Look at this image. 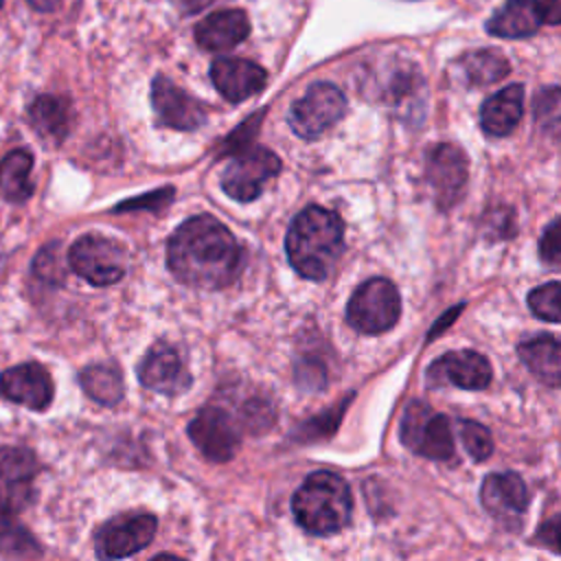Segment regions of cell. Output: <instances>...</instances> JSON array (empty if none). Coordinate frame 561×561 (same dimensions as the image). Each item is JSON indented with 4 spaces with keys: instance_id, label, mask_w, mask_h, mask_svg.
<instances>
[{
    "instance_id": "1",
    "label": "cell",
    "mask_w": 561,
    "mask_h": 561,
    "mask_svg": "<svg viewBox=\"0 0 561 561\" xmlns=\"http://www.w3.org/2000/svg\"><path fill=\"white\" fill-rule=\"evenodd\" d=\"M167 263L184 285L221 289L239 274L241 248L232 232L215 217L195 215L171 234Z\"/></svg>"
},
{
    "instance_id": "2",
    "label": "cell",
    "mask_w": 561,
    "mask_h": 561,
    "mask_svg": "<svg viewBox=\"0 0 561 561\" xmlns=\"http://www.w3.org/2000/svg\"><path fill=\"white\" fill-rule=\"evenodd\" d=\"M285 250L300 276L309 280L327 278L344 250L342 219L329 208L307 206L294 217L285 237Z\"/></svg>"
},
{
    "instance_id": "3",
    "label": "cell",
    "mask_w": 561,
    "mask_h": 561,
    "mask_svg": "<svg viewBox=\"0 0 561 561\" xmlns=\"http://www.w3.org/2000/svg\"><path fill=\"white\" fill-rule=\"evenodd\" d=\"M291 508L296 522L309 535L327 537L351 522V489L337 473L316 471L294 493Z\"/></svg>"
},
{
    "instance_id": "4",
    "label": "cell",
    "mask_w": 561,
    "mask_h": 561,
    "mask_svg": "<svg viewBox=\"0 0 561 561\" xmlns=\"http://www.w3.org/2000/svg\"><path fill=\"white\" fill-rule=\"evenodd\" d=\"M401 316V298L388 278H368L362 283L348 305H346V320L348 324L366 335H377L397 324Z\"/></svg>"
},
{
    "instance_id": "5",
    "label": "cell",
    "mask_w": 561,
    "mask_h": 561,
    "mask_svg": "<svg viewBox=\"0 0 561 561\" xmlns=\"http://www.w3.org/2000/svg\"><path fill=\"white\" fill-rule=\"evenodd\" d=\"M403 445L430 460H449L454 456V434L449 419L436 414L423 401H410L401 419Z\"/></svg>"
},
{
    "instance_id": "6",
    "label": "cell",
    "mask_w": 561,
    "mask_h": 561,
    "mask_svg": "<svg viewBox=\"0 0 561 561\" xmlns=\"http://www.w3.org/2000/svg\"><path fill=\"white\" fill-rule=\"evenodd\" d=\"M70 267L90 285L105 287L118 283L127 272V252L118 241L101 234L79 237L68 250Z\"/></svg>"
},
{
    "instance_id": "7",
    "label": "cell",
    "mask_w": 561,
    "mask_h": 561,
    "mask_svg": "<svg viewBox=\"0 0 561 561\" xmlns=\"http://www.w3.org/2000/svg\"><path fill=\"white\" fill-rule=\"evenodd\" d=\"M346 112V99L333 83L318 81L289 110V127L300 138H318Z\"/></svg>"
},
{
    "instance_id": "8",
    "label": "cell",
    "mask_w": 561,
    "mask_h": 561,
    "mask_svg": "<svg viewBox=\"0 0 561 561\" xmlns=\"http://www.w3.org/2000/svg\"><path fill=\"white\" fill-rule=\"evenodd\" d=\"M280 171V160L265 147L239 151L221 173V188L237 202H252L263 193L267 180Z\"/></svg>"
},
{
    "instance_id": "9",
    "label": "cell",
    "mask_w": 561,
    "mask_h": 561,
    "mask_svg": "<svg viewBox=\"0 0 561 561\" xmlns=\"http://www.w3.org/2000/svg\"><path fill=\"white\" fill-rule=\"evenodd\" d=\"M156 535V517L149 513H125L105 522L94 535V550L101 561L131 557L147 548Z\"/></svg>"
},
{
    "instance_id": "10",
    "label": "cell",
    "mask_w": 561,
    "mask_h": 561,
    "mask_svg": "<svg viewBox=\"0 0 561 561\" xmlns=\"http://www.w3.org/2000/svg\"><path fill=\"white\" fill-rule=\"evenodd\" d=\"M425 175L434 191L436 206L447 210L460 202L467 188V178H469L467 156L456 145H449V142L434 145L425 158Z\"/></svg>"
},
{
    "instance_id": "11",
    "label": "cell",
    "mask_w": 561,
    "mask_h": 561,
    "mask_svg": "<svg viewBox=\"0 0 561 561\" xmlns=\"http://www.w3.org/2000/svg\"><path fill=\"white\" fill-rule=\"evenodd\" d=\"M188 436L202 456L213 462L230 460L239 447L237 421L217 405H208L195 414Z\"/></svg>"
},
{
    "instance_id": "12",
    "label": "cell",
    "mask_w": 561,
    "mask_h": 561,
    "mask_svg": "<svg viewBox=\"0 0 561 561\" xmlns=\"http://www.w3.org/2000/svg\"><path fill=\"white\" fill-rule=\"evenodd\" d=\"M480 500L486 513L504 526L517 528L528 506V489L524 480L513 471H500L484 478Z\"/></svg>"
},
{
    "instance_id": "13",
    "label": "cell",
    "mask_w": 561,
    "mask_h": 561,
    "mask_svg": "<svg viewBox=\"0 0 561 561\" xmlns=\"http://www.w3.org/2000/svg\"><path fill=\"white\" fill-rule=\"evenodd\" d=\"M427 383H451L462 390H484L491 383V364L478 351H449L427 368Z\"/></svg>"
},
{
    "instance_id": "14",
    "label": "cell",
    "mask_w": 561,
    "mask_h": 561,
    "mask_svg": "<svg viewBox=\"0 0 561 561\" xmlns=\"http://www.w3.org/2000/svg\"><path fill=\"white\" fill-rule=\"evenodd\" d=\"M39 462L31 449L0 447V504L22 511L33 495V478Z\"/></svg>"
},
{
    "instance_id": "15",
    "label": "cell",
    "mask_w": 561,
    "mask_h": 561,
    "mask_svg": "<svg viewBox=\"0 0 561 561\" xmlns=\"http://www.w3.org/2000/svg\"><path fill=\"white\" fill-rule=\"evenodd\" d=\"M55 388L48 370L35 362L18 364L0 375V397L26 405L31 410H44L53 401Z\"/></svg>"
},
{
    "instance_id": "16",
    "label": "cell",
    "mask_w": 561,
    "mask_h": 561,
    "mask_svg": "<svg viewBox=\"0 0 561 561\" xmlns=\"http://www.w3.org/2000/svg\"><path fill=\"white\" fill-rule=\"evenodd\" d=\"M151 103L160 121L180 131L197 129L206 121L204 105L164 77L153 79Z\"/></svg>"
},
{
    "instance_id": "17",
    "label": "cell",
    "mask_w": 561,
    "mask_h": 561,
    "mask_svg": "<svg viewBox=\"0 0 561 561\" xmlns=\"http://www.w3.org/2000/svg\"><path fill=\"white\" fill-rule=\"evenodd\" d=\"M210 79L230 103H241L259 94L267 83V75L259 64L239 57L215 59L210 66Z\"/></svg>"
},
{
    "instance_id": "18",
    "label": "cell",
    "mask_w": 561,
    "mask_h": 561,
    "mask_svg": "<svg viewBox=\"0 0 561 561\" xmlns=\"http://www.w3.org/2000/svg\"><path fill=\"white\" fill-rule=\"evenodd\" d=\"M138 379L142 381V386L162 394H178L191 383V377L182 366L180 355L167 344H156L145 355L138 366Z\"/></svg>"
},
{
    "instance_id": "19",
    "label": "cell",
    "mask_w": 561,
    "mask_h": 561,
    "mask_svg": "<svg viewBox=\"0 0 561 561\" xmlns=\"http://www.w3.org/2000/svg\"><path fill=\"white\" fill-rule=\"evenodd\" d=\"M250 33V20L241 9H224L204 18L195 26V39L206 50H228Z\"/></svg>"
},
{
    "instance_id": "20",
    "label": "cell",
    "mask_w": 561,
    "mask_h": 561,
    "mask_svg": "<svg viewBox=\"0 0 561 561\" xmlns=\"http://www.w3.org/2000/svg\"><path fill=\"white\" fill-rule=\"evenodd\" d=\"M524 112V88L511 83L489 96L480 110V125L489 136H508Z\"/></svg>"
},
{
    "instance_id": "21",
    "label": "cell",
    "mask_w": 561,
    "mask_h": 561,
    "mask_svg": "<svg viewBox=\"0 0 561 561\" xmlns=\"http://www.w3.org/2000/svg\"><path fill=\"white\" fill-rule=\"evenodd\" d=\"M543 24L535 0H508L486 22V31L504 39L530 37Z\"/></svg>"
},
{
    "instance_id": "22",
    "label": "cell",
    "mask_w": 561,
    "mask_h": 561,
    "mask_svg": "<svg viewBox=\"0 0 561 561\" xmlns=\"http://www.w3.org/2000/svg\"><path fill=\"white\" fill-rule=\"evenodd\" d=\"M519 359L546 386L561 388V337L535 335L517 346Z\"/></svg>"
},
{
    "instance_id": "23",
    "label": "cell",
    "mask_w": 561,
    "mask_h": 561,
    "mask_svg": "<svg viewBox=\"0 0 561 561\" xmlns=\"http://www.w3.org/2000/svg\"><path fill=\"white\" fill-rule=\"evenodd\" d=\"M28 121L42 138L50 142H61L70 131L72 105L64 96L42 94L28 107Z\"/></svg>"
},
{
    "instance_id": "24",
    "label": "cell",
    "mask_w": 561,
    "mask_h": 561,
    "mask_svg": "<svg viewBox=\"0 0 561 561\" xmlns=\"http://www.w3.org/2000/svg\"><path fill=\"white\" fill-rule=\"evenodd\" d=\"M31 167L33 156L26 149H15L0 160V191L9 202L20 204L33 195Z\"/></svg>"
},
{
    "instance_id": "25",
    "label": "cell",
    "mask_w": 561,
    "mask_h": 561,
    "mask_svg": "<svg viewBox=\"0 0 561 561\" xmlns=\"http://www.w3.org/2000/svg\"><path fill=\"white\" fill-rule=\"evenodd\" d=\"M79 381L85 394L101 405H116L125 394L123 375L112 364H92L83 368Z\"/></svg>"
},
{
    "instance_id": "26",
    "label": "cell",
    "mask_w": 561,
    "mask_h": 561,
    "mask_svg": "<svg viewBox=\"0 0 561 561\" xmlns=\"http://www.w3.org/2000/svg\"><path fill=\"white\" fill-rule=\"evenodd\" d=\"M0 552L18 559H37L42 548L35 537L20 524L18 511L0 504Z\"/></svg>"
},
{
    "instance_id": "27",
    "label": "cell",
    "mask_w": 561,
    "mask_h": 561,
    "mask_svg": "<svg viewBox=\"0 0 561 561\" xmlns=\"http://www.w3.org/2000/svg\"><path fill=\"white\" fill-rule=\"evenodd\" d=\"M460 68H462L465 77L469 79V83H473V85L495 83V81L504 79L511 72L508 59L502 53L493 50V48H482V50L467 53L460 59Z\"/></svg>"
},
{
    "instance_id": "28",
    "label": "cell",
    "mask_w": 561,
    "mask_h": 561,
    "mask_svg": "<svg viewBox=\"0 0 561 561\" xmlns=\"http://www.w3.org/2000/svg\"><path fill=\"white\" fill-rule=\"evenodd\" d=\"M533 114L543 131L561 138V88L550 85L539 90L533 101Z\"/></svg>"
},
{
    "instance_id": "29",
    "label": "cell",
    "mask_w": 561,
    "mask_h": 561,
    "mask_svg": "<svg viewBox=\"0 0 561 561\" xmlns=\"http://www.w3.org/2000/svg\"><path fill=\"white\" fill-rule=\"evenodd\" d=\"M348 401H351V397H346L344 401H340L335 408H331V410H327V412H322V414L311 416L309 421H305V423L294 432L296 440H316V438L331 436V434L337 430V425H340V421H342V414H344Z\"/></svg>"
},
{
    "instance_id": "30",
    "label": "cell",
    "mask_w": 561,
    "mask_h": 561,
    "mask_svg": "<svg viewBox=\"0 0 561 561\" xmlns=\"http://www.w3.org/2000/svg\"><path fill=\"white\" fill-rule=\"evenodd\" d=\"M530 311L546 322H561V283H546L528 294Z\"/></svg>"
},
{
    "instance_id": "31",
    "label": "cell",
    "mask_w": 561,
    "mask_h": 561,
    "mask_svg": "<svg viewBox=\"0 0 561 561\" xmlns=\"http://www.w3.org/2000/svg\"><path fill=\"white\" fill-rule=\"evenodd\" d=\"M458 434H460L462 447L476 462H482L491 456L493 438H491V432L482 423L465 419L458 423Z\"/></svg>"
},
{
    "instance_id": "32",
    "label": "cell",
    "mask_w": 561,
    "mask_h": 561,
    "mask_svg": "<svg viewBox=\"0 0 561 561\" xmlns=\"http://www.w3.org/2000/svg\"><path fill=\"white\" fill-rule=\"evenodd\" d=\"M539 256L548 265L561 263V217L550 221L539 239Z\"/></svg>"
},
{
    "instance_id": "33",
    "label": "cell",
    "mask_w": 561,
    "mask_h": 561,
    "mask_svg": "<svg viewBox=\"0 0 561 561\" xmlns=\"http://www.w3.org/2000/svg\"><path fill=\"white\" fill-rule=\"evenodd\" d=\"M261 118H263V114H256V116L248 118L239 129H234V134L226 140L221 153H239V151L248 149L245 145H248V140H250L252 136H256V129H259V125H261Z\"/></svg>"
},
{
    "instance_id": "34",
    "label": "cell",
    "mask_w": 561,
    "mask_h": 561,
    "mask_svg": "<svg viewBox=\"0 0 561 561\" xmlns=\"http://www.w3.org/2000/svg\"><path fill=\"white\" fill-rule=\"evenodd\" d=\"M55 243L46 250L39 252L37 261H35V270L39 276H44L46 280H64V263L59 252H53Z\"/></svg>"
},
{
    "instance_id": "35",
    "label": "cell",
    "mask_w": 561,
    "mask_h": 561,
    "mask_svg": "<svg viewBox=\"0 0 561 561\" xmlns=\"http://www.w3.org/2000/svg\"><path fill=\"white\" fill-rule=\"evenodd\" d=\"M535 541L548 550H554L561 554V515H554L550 519H546L537 533H535Z\"/></svg>"
},
{
    "instance_id": "36",
    "label": "cell",
    "mask_w": 561,
    "mask_h": 561,
    "mask_svg": "<svg viewBox=\"0 0 561 561\" xmlns=\"http://www.w3.org/2000/svg\"><path fill=\"white\" fill-rule=\"evenodd\" d=\"M543 24H561V0H535Z\"/></svg>"
},
{
    "instance_id": "37",
    "label": "cell",
    "mask_w": 561,
    "mask_h": 561,
    "mask_svg": "<svg viewBox=\"0 0 561 561\" xmlns=\"http://www.w3.org/2000/svg\"><path fill=\"white\" fill-rule=\"evenodd\" d=\"M460 309H462V305H458V307H456V309H451V311H447V313H445V318H443V320H440V324H438V322H436V327H434V329H432V333H430V337H434V335H436V333H440V331H443V329H445V327H447V324H449V322H451V320H454V318H456V316H458V313H460Z\"/></svg>"
},
{
    "instance_id": "38",
    "label": "cell",
    "mask_w": 561,
    "mask_h": 561,
    "mask_svg": "<svg viewBox=\"0 0 561 561\" xmlns=\"http://www.w3.org/2000/svg\"><path fill=\"white\" fill-rule=\"evenodd\" d=\"M33 9H37V11H53V9H57V4L61 2V0H26Z\"/></svg>"
},
{
    "instance_id": "39",
    "label": "cell",
    "mask_w": 561,
    "mask_h": 561,
    "mask_svg": "<svg viewBox=\"0 0 561 561\" xmlns=\"http://www.w3.org/2000/svg\"><path fill=\"white\" fill-rule=\"evenodd\" d=\"M151 561H184L182 557H175V554H158V557H153Z\"/></svg>"
},
{
    "instance_id": "40",
    "label": "cell",
    "mask_w": 561,
    "mask_h": 561,
    "mask_svg": "<svg viewBox=\"0 0 561 561\" xmlns=\"http://www.w3.org/2000/svg\"><path fill=\"white\" fill-rule=\"evenodd\" d=\"M0 4H2V0H0Z\"/></svg>"
}]
</instances>
